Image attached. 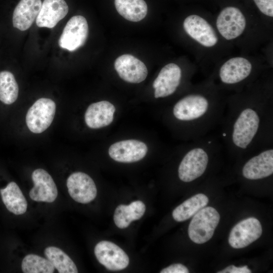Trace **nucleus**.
Segmentation results:
<instances>
[{"label":"nucleus","instance_id":"1","mask_svg":"<svg viewBox=\"0 0 273 273\" xmlns=\"http://www.w3.org/2000/svg\"><path fill=\"white\" fill-rule=\"evenodd\" d=\"M262 107H240L233 114L229 130V139L233 150L250 148L263 125L264 111Z\"/></svg>","mask_w":273,"mask_h":273},{"label":"nucleus","instance_id":"2","mask_svg":"<svg viewBox=\"0 0 273 273\" xmlns=\"http://www.w3.org/2000/svg\"><path fill=\"white\" fill-rule=\"evenodd\" d=\"M219 107H213L208 99L200 94H191L179 100L173 108V115L178 120L193 124V129L209 123L218 114ZM196 128V130L197 129Z\"/></svg>","mask_w":273,"mask_h":273},{"label":"nucleus","instance_id":"3","mask_svg":"<svg viewBox=\"0 0 273 273\" xmlns=\"http://www.w3.org/2000/svg\"><path fill=\"white\" fill-rule=\"evenodd\" d=\"M208 144H195L182 159L178 168L179 179L184 182H191L201 176L209 162Z\"/></svg>","mask_w":273,"mask_h":273},{"label":"nucleus","instance_id":"4","mask_svg":"<svg viewBox=\"0 0 273 273\" xmlns=\"http://www.w3.org/2000/svg\"><path fill=\"white\" fill-rule=\"evenodd\" d=\"M219 219V214L215 208L204 207L193 216L189 224L190 239L198 244L207 242L212 237Z\"/></svg>","mask_w":273,"mask_h":273},{"label":"nucleus","instance_id":"5","mask_svg":"<svg viewBox=\"0 0 273 273\" xmlns=\"http://www.w3.org/2000/svg\"><path fill=\"white\" fill-rule=\"evenodd\" d=\"M56 104L51 99H38L28 109L26 123L28 129L35 133L45 131L51 124L56 112Z\"/></svg>","mask_w":273,"mask_h":273},{"label":"nucleus","instance_id":"6","mask_svg":"<svg viewBox=\"0 0 273 273\" xmlns=\"http://www.w3.org/2000/svg\"><path fill=\"white\" fill-rule=\"evenodd\" d=\"M88 33L86 19L80 15L71 17L67 22L59 40V46L72 52L82 46Z\"/></svg>","mask_w":273,"mask_h":273},{"label":"nucleus","instance_id":"7","mask_svg":"<svg viewBox=\"0 0 273 273\" xmlns=\"http://www.w3.org/2000/svg\"><path fill=\"white\" fill-rule=\"evenodd\" d=\"M262 229L260 221L249 217L238 222L232 229L229 237L230 245L235 249L245 248L259 239Z\"/></svg>","mask_w":273,"mask_h":273},{"label":"nucleus","instance_id":"8","mask_svg":"<svg viewBox=\"0 0 273 273\" xmlns=\"http://www.w3.org/2000/svg\"><path fill=\"white\" fill-rule=\"evenodd\" d=\"M246 25V19L238 8L228 7L219 13L216 26L220 34L226 39L231 40L239 36Z\"/></svg>","mask_w":273,"mask_h":273},{"label":"nucleus","instance_id":"9","mask_svg":"<svg viewBox=\"0 0 273 273\" xmlns=\"http://www.w3.org/2000/svg\"><path fill=\"white\" fill-rule=\"evenodd\" d=\"M94 252L99 262L109 270H122L129 264L127 254L111 242L102 241L99 242L95 247Z\"/></svg>","mask_w":273,"mask_h":273},{"label":"nucleus","instance_id":"10","mask_svg":"<svg viewBox=\"0 0 273 273\" xmlns=\"http://www.w3.org/2000/svg\"><path fill=\"white\" fill-rule=\"evenodd\" d=\"M67 187L71 197L80 203H88L97 196L95 182L84 172H75L71 174L67 179Z\"/></svg>","mask_w":273,"mask_h":273},{"label":"nucleus","instance_id":"11","mask_svg":"<svg viewBox=\"0 0 273 273\" xmlns=\"http://www.w3.org/2000/svg\"><path fill=\"white\" fill-rule=\"evenodd\" d=\"M273 173V149L267 148L251 157L242 168V175L247 179L257 180Z\"/></svg>","mask_w":273,"mask_h":273},{"label":"nucleus","instance_id":"12","mask_svg":"<svg viewBox=\"0 0 273 273\" xmlns=\"http://www.w3.org/2000/svg\"><path fill=\"white\" fill-rule=\"evenodd\" d=\"M183 26L189 36L204 47H213L218 41L217 35L212 27L198 15L188 16L184 21Z\"/></svg>","mask_w":273,"mask_h":273},{"label":"nucleus","instance_id":"13","mask_svg":"<svg viewBox=\"0 0 273 273\" xmlns=\"http://www.w3.org/2000/svg\"><path fill=\"white\" fill-rule=\"evenodd\" d=\"M148 151L147 145L135 140H124L110 146L108 153L114 160L122 163H132L142 160Z\"/></svg>","mask_w":273,"mask_h":273},{"label":"nucleus","instance_id":"14","mask_svg":"<svg viewBox=\"0 0 273 273\" xmlns=\"http://www.w3.org/2000/svg\"><path fill=\"white\" fill-rule=\"evenodd\" d=\"M114 68L119 77L129 83H140L148 75V69L144 63L129 54L118 57L115 61Z\"/></svg>","mask_w":273,"mask_h":273},{"label":"nucleus","instance_id":"15","mask_svg":"<svg viewBox=\"0 0 273 273\" xmlns=\"http://www.w3.org/2000/svg\"><path fill=\"white\" fill-rule=\"evenodd\" d=\"M181 78V70L178 65L169 63L164 66L153 83L155 98H165L173 94L179 86Z\"/></svg>","mask_w":273,"mask_h":273},{"label":"nucleus","instance_id":"16","mask_svg":"<svg viewBox=\"0 0 273 273\" xmlns=\"http://www.w3.org/2000/svg\"><path fill=\"white\" fill-rule=\"evenodd\" d=\"M31 177L34 186L29 192L30 198L37 202H54L57 197L58 190L50 174L38 168L33 171Z\"/></svg>","mask_w":273,"mask_h":273},{"label":"nucleus","instance_id":"17","mask_svg":"<svg viewBox=\"0 0 273 273\" xmlns=\"http://www.w3.org/2000/svg\"><path fill=\"white\" fill-rule=\"evenodd\" d=\"M68 12V6L64 0H44L36 24L39 27L53 28Z\"/></svg>","mask_w":273,"mask_h":273},{"label":"nucleus","instance_id":"18","mask_svg":"<svg viewBox=\"0 0 273 273\" xmlns=\"http://www.w3.org/2000/svg\"><path fill=\"white\" fill-rule=\"evenodd\" d=\"M252 65L243 57L233 58L225 62L221 67L219 75L221 81L225 84L239 83L251 73Z\"/></svg>","mask_w":273,"mask_h":273},{"label":"nucleus","instance_id":"19","mask_svg":"<svg viewBox=\"0 0 273 273\" xmlns=\"http://www.w3.org/2000/svg\"><path fill=\"white\" fill-rule=\"evenodd\" d=\"M115 111V106L107 101L93 103L85 111V123L93 129L107 126L113 121Z\"/></svg>","mask_w":273,"mask_h":273},{"label":"nucleus","instance_id":"20","mask_svg":"<svg viewBox=\"0 0 273 273\" xmlns=\"http://www.w3.org/2000/svg\"><path fill=\"white\" fill-rule=\"evenodd\" d=\"M41 4V0H21L13 12V26L21 31L29 29L36 20Z\"/></svg>","mask_w":273,"mask_h":273},{"label":"nucleus","instance_id":"21","mask_svg":"<svg viewBox=\"0 0 273 273\" xmlns=\"http://www.w3.org/2000/svg\"><path fill=\"white\" fill-rule=\"evenodd\" d=\"M3 203L7 209L16 215L24 214L27 210V203L17 184L11 181L6 188L0 190Z\"/></svg>","mask_w":273,"mask_h":273},{"label":"nucleus","instance_id":"22","mask_svg":"<svg viewBox=\"0 0 273 273\" xmlns=\"http://www.w3.org/2000/svg\"><path fill=\"white\" fill-rule=\"evenodd\" d=\"M145 210V205L141 201H133L128 205L120 204L117 207L114 213L115 224L120 229H125L132 221L140 219Z\"/></svg>","mask_w":273,"mask_h":273},{"label":"nucleus","instance_id":"23","mask_svg":"<svg viewBox=\"0 0 273 273\" xmlns=\"http://www.w3.org/2000/svg\"><path fill=\"white\" fill-rule=\"evenodd\" d=\"M208 202L205 195L197 194L177 206L172 211V217L177 222L185 221L206 206Z\"/></svg>","mask_w":273,"mask_h":273},{"label":"nucleus","instance_id":"24","mask_svg":"<svg viewBox=\"0 0 273 273\" xmlns=\"http://www.w3.org/2000/svg\"><path fill=\"white\" fill-rule=\"evenodd\" d=\"M118 13L125 19L139 22L147 15L148 7L144 0H115Z\"/></svg>","mask_w":273,"mask_h":273},{"label":"nucleus","instance_id":"25","mask_svg":"<svg viewBox=\"0 0 273 273\" xmlns=\"http://www.w3.org/2000/svg\"><path fill=\"white\" fill-rule=\"evenodd\" d=\"M47 259L60 273H77L76 265L70 257L59 248L50 246L44 250Z\"/></svg>","mask_w":273,"mask_h":273},{"label":"nucleus","instance_id":"26","mask_svg":"<svg viewBox=\"0 0 273 273\" xmlns=\"http://www.w3.org/2000/svg\"><path fill=\"white\" fill-rule=\"evenodd\" d=\"M19 87L14 75L8 71L0 72V101L7 105L18 98Z\"/></svg>","mask_w":273,"mask_h":273},{"label":"nucleus","instance_id":"27","mask_svg":"<svg viewBox=\"0 0 273 273\" xmlns=\"http://www.w3.org/2000/svg\"><path fill=\"white\" fill-rule=\"evenodd\" d=\"M21 267L24 273H53L55 269V267L48 259L33 254L24 257Z\"/></svg>","mask_w":273,"mask_h":273},{"label":"nucleus","instance_id":"28","mask_svg":"<svg viewBox=\"0 0 273 273\" xmlns=\"http://www.w3.org/2000/svg\"><path fill=\"white\" fill-rule=\"evenodd\" d=\"M259 10L264 14L272 17L273 0H253Z\"/></svg>","mask_w":273,"mask_h":273},{"label":"nucleus","instance_id":"29","mask_svg":"<svg viewBox=\"0 0 273 273\" xmlns=\"http://www.w3.org/2000/svg\"><path fill=\"white\" fill-rule=\"evenodd\" d=\"M187 267L180 263L173 264L162 269L160 273H188Z\"/></svg>","mask_w":273,"mask_h":273},{"label":"nucleus","instance_id":"30","mask_svg":"<svg viewBox=\"0 0 273 273\" xmlns=\"http://www.w3.org/2000/svg\"><path fill=\"white\" fill-rule=\"evenodd\" d=\"M218 273H250L251 271L248 268L247 265L236 267L234 265H231L222 270L218 271Z\"/></svg>","mask_w":273,"mask_h":273}]
</instances>
